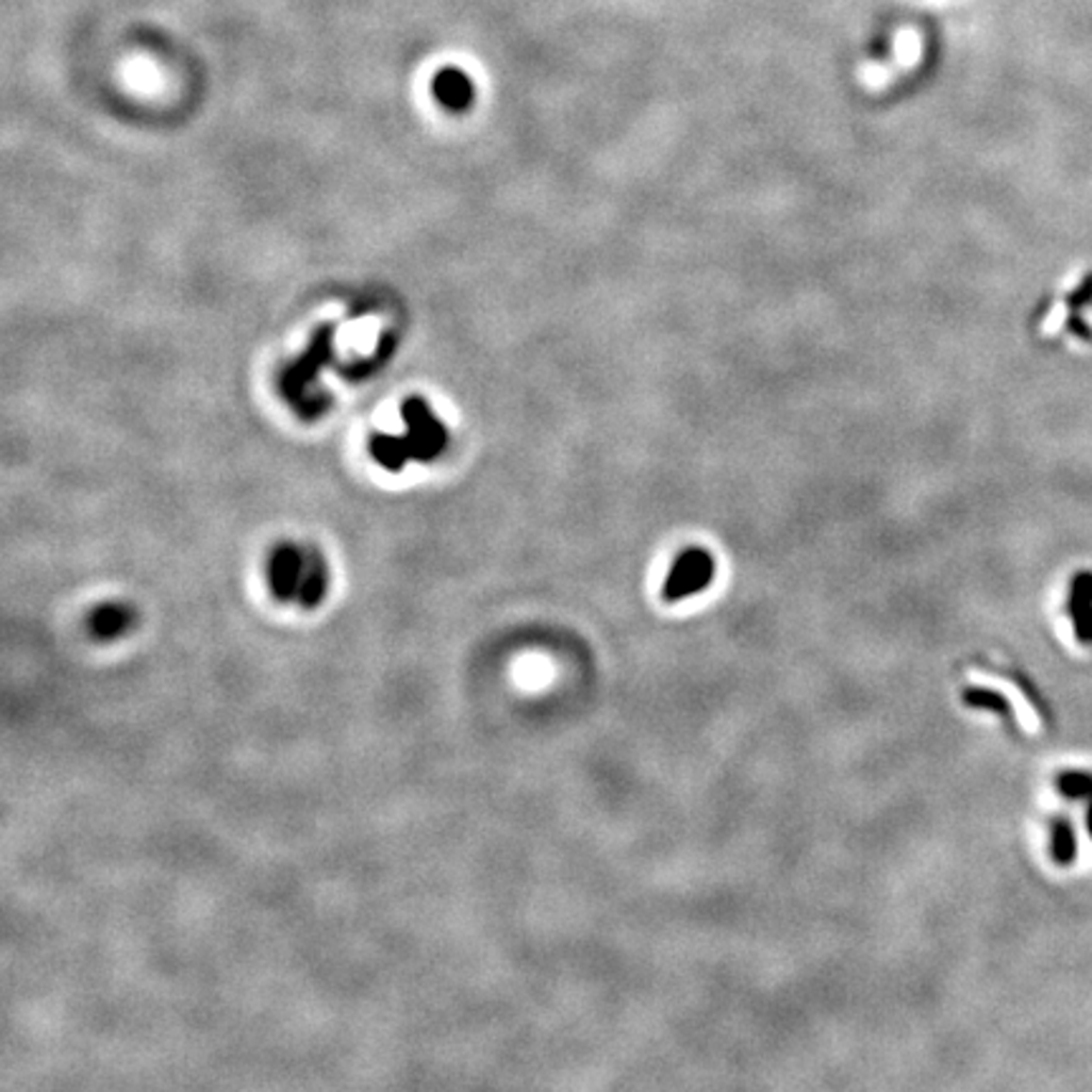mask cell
I'll list each match as a JSON object with an SVG mask.
<instances>
[{
	"label": "cell",
	"mask_w": 1092,
	"mask_h": 1092,
	"mask_svg": "<svg viewBox=\"0 0 1092 1092\" xmlns=\"http://www.w3.org/2000/svg\"><path fill=\"white\" fill-rule=\"evenodd\" d=\"M332 327H321L319 334L314 336V342L309 344V349L303 352L299 360L288 364L286 373L281 375V393L288 397V402L299 410L301 415H316L321 413V404H316L312 397V390L316 384V375L324 367V362L332 354Z\"/></svg>",
	"instance_id": "obj_3"
},
{
	"label": "cell",
	"mask_w": 1092,
	"mask_h": 1092,
	"mask_svg": "<svg viewBox=\"0 0 1092 1092\" xmlns=\"http://www.w3.org/2000/svg\"><path fill=\"white\" fill-rule=\"evenodd\" d=\"M268 586L279 602L314 610L329 590L327 559L312 546L281 544L268 559Z\"/></svg>",
	"instance_id": "obj_2"
},
{
	"label": "cell",
	"mask_w": 1092,
	"mask_h": 1092,
	"mask_svg": "<svg viewBox=\"0 0 1092 1092\" xmlns=\"http://www.w3.org/2000/svg\"><path fill=\"white\" fill-rule=\"evenodd\" d=\"M1068 612L1075 623V635L1080 643H1092V575L1082 572L1072 579Z\"/></svg>",
	"instance_id": "obj_6"
},
{
	"label": "cell",
	"mask_w": 1092,
	"mask_h": 1092,
	"mask_svg": "<svg viewBox=\"0 0 1092 1092\" xmlns=\"http://www.w3.org/2000/svg\"><path fill=\"white\" fill-rule=\"evenodd\" d=\"M433 94H435V99L445 106V110L465 112L470 104H474L476 89H474V81L468 79V73H463L461 69H453V66H450V69H443L435 73Z\"/></svg>",
	"instance_id": "obj_5"
},
{
	"label": "cell",
	"mask_w": 1092,
	"mask_h": 1092,
	"mask_svg": "<svg viewBox=\"0 0 1092 1092\" xmlns=\"http://www.w3.org/2000/svg\"><path fill=\"white\" fill-rule=\"evenodd\" d=\"M402 435H375L369 441V453L387 470H400L410 461H433L448 445V428L420 397L402 402Z\"/></svg>",
	"instance_id": "obj_1"
},
{
	"label": "cell",
	"mask_w": 1092,
	"mask_h": 1092,
	"mask_svg": "<svg viewBox=\"0 0 1092 1092\" xmlns=\"http://www.w3.org/2000/svg\"><path fill=\"white\" fill-rule=\"evenodd\" d=\"M713 577H716V559L711 551L691 546L676 557L663 582V590H660V597L667 605L683 602L688 597L706 592L713 584Z\"/></svg>",
	"instance_id": "obj_4"
},
{
	"label": "cell",
	"mask_w": 1092,
	"mask_h": 1092,
	"mask_svg": "<svg viewBox=\"0 0 1092 1092\" xmlns=\"http://www.w3.org/2000/svg\"><path fill=\"white\" fill-rule=\"evenodd\" d=\"M1077 855V842H1075V829L1068 820L1057 817L1052 822V858H1055L1057 865H1070Z\"/></svg>",
	"instance_id": "obj_9"
},
{
	"label": "cell",
	"mask_w": 1092,
	"mask_h": 1092,
	"mask_svg": "<svg viewBox=\"0 0 1092 1092\" xmlns=\"http://www.w3.org/2000/svg\"><path fill=\"white\" fill-rule=\"evenodd\" d=\"M1057 789L1068 799H1092V774L1088 772H1064L1057 777Z\"/></svg>",
	"instance_id": "obj_10"
},
{
	"label": "cell",
	"mask_w": 1092,
	"mask_h": 1092,
	"mask_svg": "<svg viewBox=\"0 0 1092 1092\" xmlns=\"http://www.w3.org/2000/svg\"><path fill=\"white\" fill-rule=\"evenodd\" d=\"M963 704H966L969 708H976V711H989V713H996V716L1007 718V721H1014V711H1011L1009 700L1002 696V693L991 691V688H963L961 693Z\"/></svg>",
	"instance_id": "obj_8"
},
{
	"label": "cell",
	"mask_w": 1092,
	"mask_h": 1092,
	"mask_svg": "<svg viewBox=\"0 0 1092 1092\" xmlns=\"http://www.w3.org/2000/svg\"><path fill=\"white\" fill-rule=\"evenodd\" d=\"M134 612L127 605H101L89 619L92 632L99 640H117L132 630Z\"/></svg>",
	"instance_id": "obj_7"
},
{
	"label": "cell",
	"mask_w": 1092,
	"mask_h": 1092,
	"mask_svg": "<svg viewBox=\"0 0 1092 1092\" xmlns=\"http://www.w3.org/2000/svg\"><path fill=\"white\" fill-rule=\"evenodd\" d=\"M1088 829H1090V838H1092V801H1090V809H1088Z\"/></svg>",
	"instance_id": "obj_11"
}]
</instances>
